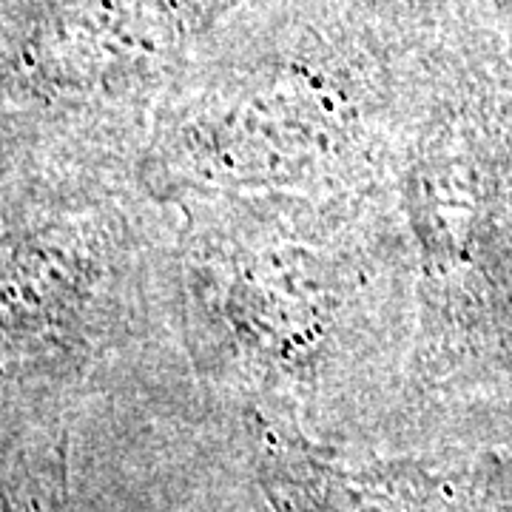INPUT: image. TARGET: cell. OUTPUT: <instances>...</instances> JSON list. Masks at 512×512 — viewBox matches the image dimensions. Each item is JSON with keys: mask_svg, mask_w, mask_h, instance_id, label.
Here are the masks:
<instances>
[{"mask_svg": "<svg viewBox=\"0 0 512 512\" xmlns=\"http://www.w3.org/2000/svg\"><path fill=\"white\" fill-rule=\"evenodd\" d=\"M262 476L279 512H387V498L282 447L274 433L262 444Z\"/></svg>", "mask_w": 512, "mask_h": 512, "instance_id": "6da1fadb", "label": "cell"}]
</instances>
